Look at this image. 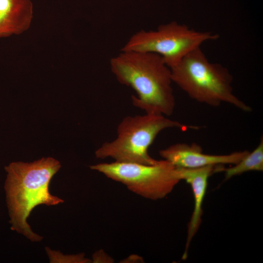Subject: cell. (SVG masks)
<instances>
[{"label": "cell", "instance_id": "5b68a950", "mask_svg": "<svg viewBox=\"0 0 263 263\" xmlns=\"http://www.w3.org/2000/svg\"><path fill=\"white\" fill-rule=\"evenodd\" d=\"M90 168L121 183L134 193L151 200L165 198L180 181L176 168L165 159L153 165L114 161Z\"/></svg>", "mask_w": 263, "mask_h": 263}, {"label": "cell", "instance_id": "52a82bcc", "mask_svg": "<svg viewBox=\"0 0 263 263\" xmlns=\"http://www.w3.org/2000/svg\"><path fill=\"white\" fill-rule=\"evenodd\" d=\"M248 150L228 154L213 155L203 153L198 144L176 143L159 151L160 155L176 168L194 169L210 165H235L248 153Z\"/></svg>", "mask_w": 263, "mask_h": 263}, {"label": "cell", "instance_id": "30bf717a", "mask_svg": "<svg viewBox=\"0 0 263 263\" xmlns=\"http://www.w3.org/2000/svg\"><path fill=\"white\" fill-rule=\"evenodd\" d=\"M251 170H263V139L262 137L259 144L252 151L245 156L232 167L225 168V180Z\"/></svg>", "mask_w": 263, "mask_h": 263}, {"label": "cell", "instance_id": "8992f818", "mask_svg": "<svg viewBox=\"0 0 263 263\" xmlns=\"http://www.w3.org/2000/svg\"><path fill=\"white\" fill-rule=\"evenodd\" d=\"M218 38L217 34L197 31L174 21L161 25L154 31L142 30L136 32L129 39L121 51L158 54L170 68L203 43Z\"/></svg>", "mask_w": 263, "mask_h": 263}, {"label": "cell", "instance_id": "9c48e42d", "mask_svg": "<svg viewBox=\"0 0 263 263\" xmlns=\"http://www.w3.org/2000/svg\"><path fill=\"white\" fill-rule=\"evenodd\" d=\"M31 0H0V38L27 30L33 18Z\"/></svg>", "mask_w": 263, "mask_h": 263}, {"label": "cell", "instance_id": "8fae6325", "mask_svg": "<svg viewBox=\"0 0 263 263\" xmlns=\"http://www.w3.org/2000/svg\"><path fill=\"white\" fill-rule=\"evenodd\" d=\"M47 253L52 263H89L91 260L84 257V254L77 255H65L61 253L53 251L48 248L46 249Z\"/></svg>", "mask_w": 263, "mask_h": 263}, {"label": "cell", "instance_id": "6da1fadb", "mask_svg": "<svg viewBox=\"0 0 263 263\" xmlns=\"http://www.w3.org/2000/svg\"><path fill=\"white\" fill-rule=\"evenodd\" d=\"M60 167L58 160L50 157L31 163L14 162L5 167L4 188L11 229L32 242L42 239L27 223L32 210L39 205L54 206L64 202L49 191L50 181Z\"/></svg>", "mask_w": 263, "mask_h": 263}, {"label": "cell", "instance_id": "3957f363", "mask_svg": "<svg viewBox=\"0 0 263 263\" xmlns=\"http://www.w3.org/2000/svg\"><path fill=\"white\" fill-rule=\"evenodd\" d=\"M170 69L172 82L192 99L213 107L226 103L245 112L252 111L234 94L233 76L228 70L221 64L209 62L200 47Z\"/></svg>", "mask_w": 263, "mask_h": 263}, {"label": "cell", "instance_id": "ba28073f", "mask_svg": "<svg viewBox=\"0 0 263 263\" xmlns=\"http://www.w3.org/2000/svg\"><path fill=\"white\" fill-rule=\"evenodd\" d=\"M224 168L223 165H210L194 169L176 168L180 180H184L190 185L194 200L193 211L188 225L186 248L182 256L183 260L188 256L190 242L201 223L202 207L207 191L208 179L213 173L223 171Z\"/></svg>", "mask_w": 263, "mask_h": 263}, {"label": "cell", "instance_id": "7a4b0ae2", "mask_svg": "<svg viewBox=\"0 0 263 263\" xmlns=\"http://www.w3.org/2000/svg\"><path fill=\"white\" fill-rule=\"evenodd\" d=\"M111 70L118 81L129 86L136 95L132 103L146 113L171 115L175 100L170 68L159 55L121 51L110 60Z\"/></svg>", "mask_w": 263, "mask_h": 263}, {"label": "cell", "instance_id": "277c9868", "mask_svg": "<svg viewBox=\"0 0 263 263\" xmlns=\"http://www.w3.org/2000/svg\"><path fill=\"white\" fill-rule=\"evenodd\" d=\"M173 128L184 131L199 128L186 125L162 114L146 113L127 116L117 127L116 138L104 143L95 151V155L97 158H111L119 162L155 164L158 160L150 155L149 148L161 131Z\"/></svg>", "mask_w": 263, "mask_h": 263}, {"label": "cell", "instance_id": "7c38bea8", "mask_svg": "<svg viewBox=\"0 0 263 263\" xmlns=\"http://www.w3.org/2000/svg\"><path fill=\"white\" fill-rule=\"evenodd\" d=\"M93 262H113V259L102 250H99L93 255Z\"/></svg>", "mask_w": 263, "mask_h": 263}]
</instances>
